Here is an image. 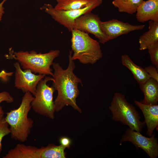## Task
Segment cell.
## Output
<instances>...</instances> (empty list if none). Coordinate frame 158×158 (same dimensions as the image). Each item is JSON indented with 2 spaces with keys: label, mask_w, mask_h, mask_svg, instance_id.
<instances>
[{
  "label": "cell",
  "mask_w": 158,
  "mask_h": 158,
  "mask_svg": "<svg viewBox=\"0 0 158 158\" xmlns=\"http://www.w3.org/2000/svg\"><path fill=\"white\" fill-rule=\"evenodd\" d=\"M49 81H54L53 78L45 76L39 81L31 105L36 113L54 119L55 110L53 94L55 90L52 86L47 85Z\"/></svg>",
  "instance_id": "6"
},
{
  "label": "cell",
  "mask_w": 158,
  "mask_h": 158,
  "mask_svg": "<svg viewBox=\"0 0 158 158\" xmlns=\"http://www.w3.org/2000/svg\"><path fill=\"white\" fill-rule=\"evenodd\" d=\"M147 49L152 63L158 69V42L152 44Z\"/></svg>",
  "instance_id": "21"
},
{
  "label": "cell",
  "mask_w": 158,
  "mask_h": 158,
  "mask_svg": "<svg viewBox=\"0 0 158 158\" xmlns=\"http://www.w3.org/2000/svg\"><path fill=\"white\" fill-rule=\"evenodd\" d=\"M14 101L13 98L10 93L6 91L0 92V104L3 102L11 103ZM4 112L2 107L0 105V115H4Z\"/></svg>",
  "instance_id": "23"
},
{
  "label": "cell",
  "mask_w": 158,
  "mask_h": 158,
  "mask_svg": "<svg viewBox=\"0 0 158 158\" xmlns=\"http://www.w3.org/2000/svg\"><path fill=\"white\" fill-rule=\"evenodd\" d=\"M7 0H3L0 3V22L2 20V16L4 13V8L3 5Z\"/></svg>",
  "instance_id": "27"
},
{
  "label": "cell",
  "mask_w": 158,
  "mask_h": 158,
  "mask_svg": "<svg viewBox=\"0 0 158 158\" xmlns=\"http://www.w3.org/2000/svg\"><path fill=\"white\" fill-rule=\"evenodd\" d=\"M42 147L38 148L23 144H18L10 149L3 158H41Z\"/></svg>",
  "instance_id": "14"
},
{
  "label": "cell",
  "mask_w": 158,
  "mask_h": 158,
  "mask_svg": "<svg viewBox=\"0 0 158 158\" xmlns=\"http://www.w3.org/2000/svg\"><path fill=\"white\" fill-rule=\"evenodd\" d=\"M15 68L14 86L24 93L29 92L34 96L37 85L46 75H36L28 69L23 70L18 61L13 63Z\"/></svg>",
  "instance_id": "10"
},
{
  "label": "cell",
  "mask_w": 158,
  "mask_h": 158,
  "mask_svg": "<svg viewBox=\"0 0 158 158\" xmlns=\"http://www.w3.org/2000/svg\"><path fill=\"white\" fill-rule=\"evenodd\" d=\"M121 59L122 65L131 71L134 78L139 84L145 82L151 78L144 68L135 64L128 55H122Z\"/></svg>",
  "instance_id": "17"
},
{
  "label": "cell",
  "mask_w": 158,
  "mask_h": 158,
  "mask_svg": "<svg viewBox=\"0 0 158 158\" xmlns=\"http://www.w3.org/2000/svg\"><path fill=\"white\" fill-rule=\"evenodd\" d=\"M101 21L98 15L89 12L75 20L73 29L94 35L99 42L104 44L109 41L101 28Z\"/></svg>",
  "instance_id": "9"
},
{
  "label": "cell",
  "mask_w": 158,
  "mask_h": 158,
  "mask_svg": "<svg viewBox=\"0 0 158 158\" xmlns=\"http://www.w3.org/2000/svg\"><path fill=\"white\" fill-rule=\"evenodd\" d=\"M42 148L41 158H66L65 150L66 148L61 145H57L50 144Z\"/></svg>",
  "instance_id": "20"
},
{
  "label": "cell",
  "mask_w": 158,
  "mask_h": 158,
  "mask_svg": "<svg viewBox=\"0 0 158 158\" xmlns=\"http://www.w3.org/2000/svg\"><path fill=\"white\" fill-rule=\"evenodd\" d=\"M4 115H0V121L4 118Z\"/></svg>",
  "instance_id": "28"
},
{
  "label": "cell",
  "mask_w": 158,
  "mask_h": 158,
  "mask_svg": "<svg viewBox=\"0 0 158 158\" xmlns=\"http://www.w3.org/2000/svg\"><path fill=\"white\" fill-rule=\"evenodd\" d=\"M34 98L30 92L25 93L19 107L6 113L4 119L10 126L11 138L15 140L25 142L30 133L34 121L28 114Z\"/></svg>",
  "instance_id": "2"
},
{
  "label": "cell",
  "mask_w": 158,
  "mask_h": 158,
  "mask_svg": "<svg viewBox=\"0 0 158 158\" xmlns=\"http://www.w3.org/2000/svg\"><path fill=\"white\" fill-rule=\"evenodd\" d=\"M136 18L140 22L158 21V0L143 1L136 11Z\"/></svg>",
  "instance_id": "13"
},
{
  "label": "cell",
  "mask_w": 158,
  "mask_h": 158,
  "mask_svg": "<svg viewBox=\"0 0 158 158\" xmlns=\"http://www.w3.org/2000/svg\"><path fill=\"white\" fill-rule=\"evenodd\" d=\"M72 59L78 60L83 64H93L102 57L99 42L90 37L88 33L73 29L71 32Z\"/></svg>",
  "instance_id": "3"
},
{
  "label": "cell",
  "mask_w": 158,
  "mask_h": 158,
  "mask_svg": "<svg viewBox=\"0 0 158 158\" xmlns=\"http://www.w3.org/2000/svg\"><path fill=\"white\" fill-rule=\"evenodd\" d=\"M102 0H96L89 6L83 8L68 11L55 9L49 4H44L41 8L49 15L55 20L71 32L73 29L75 20L82 15L91 12L102 3Z\"/></svg>",
  "instance_id": "7"
},
{
  "label": "cell",
  "mask_w": 158,
  "mask_h": 158,
  "mask_svg": "<svg viewBox=\"0 0 158 158\" xmlns=\"http://www.w3.org/2000/svg\"><path fill=\"white\" fill-rule=\"evenodd\" d=\"M96 0H56L57 3L54 8L65 11L75 10L85 8Z\"/></svg>",
  "instance_id": "18"
},
{
  "label": "cell",
  "mask_w": 158,
  "mask_h": 158,
  "mask_svg": "<svg viewBox=\"0 0 158 158\" xmlns=\"http://www.w3.org/2000/svg\"><path fill=\"white\" fill-rule=\"evenodd\" d=\"M8 125L5 121L4 117L0 121V154L2 150V141L4 137L10 134Z\"/></svg>",
  "instance_id": "22"
},
{
  "label": "cell",
  "mask_w": 158,
  "mask_h": 158,
  "mask_svg": "<svg viewBox=\"0 0 158 158\" xmlns=\"http://www.w3.org/2000/svg\"><path fill=\"white\" fill-rule=\"evenodd\" d=\"M100 25L108 41L133 31L142 30L145 27L143 25H133L115 19L101 21Z\"/></svg>",
  "instance_id": "11"
},
{
  "label": "cell",
  "mask_w": 158,
  "mask_h": 158,
  "mask_svg": "<svg viewBox=\"0 0 158 158\" xmlns=\"http://www.w3.org/2000/svg\"><path fill=\"white\" fill-rule=\"evenodd\" d=\"M139 50L147 49L152 44L158 42V21L149 20V30L139 38Z\"/></svg>",
  "instance_id": "16"
},
{
  "label": "cell",
  "mask_w": 158,
  "mask_h": 158,
  "mask_svg": "<svg viewBox=\"0 0 158 158\" xmlns=\"http://www.w3.org/2000/svg\"><path fill=\"white\" fill-rule=\"evenodd\" d=\"M144 69L151 78L158 82V69L154 66L150 65L145 67Z\"/></svg>",
  "instance_id": "24"
},
{
  "label": "cell",
  "mask_w": 158,
  "mask_h": 158,
  "mask_svg": "<svg viewBox=\"0 0 158 158\" xmlns=\"http://www.w3.org/2000/svg\"><path fill=\"white\" fill-rule=\"evenodd\" d=\"M60 53L59 50H51L48 52L43 54L37 53L35 51H21L10 53L8 59L17 60L24 70H30L35 74L53 76L51 66Z\"/></svg>",
  "instance_id": "4"
},
{
  "label": "cell",
  "mask_w": 158,
  "mask_h": 158,
  "mask_svg": "<svg viewBox=\"0 0 158 158\" xmlns=\"http://www.w3.org/2000/svg\"><path fill=\"white\" fill-rule=\"evenodd\" d=\"M61 145L65 147L66 148H69L70 147L71 141L68 138L63 137L59 139Z\"/></svg>",
  "instance_id": "25"
},
{
  "label": "cell",
  "mask_w": 158,
  "mask_h": 158,
  "mask_svg": "<svg viewBox=\"0 0 158 158\" xmlns=\"http://www.w3.org/2000/svg\"><path fill=\"white\" fill-rule=\"evenodd\" d=\"M12 75L11 72L7 73L4 70H2L0 72V78H1L4 80H6L8 77L11 76Z\"/></svg>",
  "instance_id": "26"
},
{
  "label": "cell",
  "mask_w": 158,
  "mask_h": 158,
  "mask_svg": "<svg viewBox=\"0 0 158 158\" xmlns=\"http://www.w3.org/2000/svg\"><path fill=\"white\" fill-rule=\"evenodd\" d=\"M72 52L69 51V63L66 69H63L58 63L53 62L52 65L54 70L52 86L57 91L54 101L55 112L59 111L66 106H70L80 113L82 112L76 104V99L80 94L78 84H82L73 72L75 66L72 59Z\"/></svg>",
  "instance_id": "1"
},
{
  "label": "cell",
  "mask_w": 158,
  "mask_h": 158,
  "mask_svg": "<svg viewBox=\"0 0 158 158\" xmlns=\"http://www.w3.org/2000/svg\"><path fill=\"white\" fill-rule=\"evenodd\" d=\"M155 133L150 138L142 135L140 132L133 130L129 128L126 129L125 133L120 140V145L123 142H131L137 149H142L151 158H157L158 156L157 138L155 137Z\"/></svg>",
  "instance_id": "8"
},
{
  "label": "cell",
  "mask_w": 158,
  "mask_h": 158,
  "mask_svg": "<svg viewBox=\"0 0 158 158\" xmlns=\"http://www.w3.org/2000/svg\"><path fill=\"white\" fill-rule=\"evenodd\" d=\"M144 95V98L140 102L149 105H157L158 102V82L150 78L145 82L139 84Z\"/></svg>",
  "instance_id": "15"
},
{
  "label": "cell",
  "mask_w": 158,
  "mask_h": 158,
  "mask_svg": "<svg viewBox=\"0 0 158 158\" xmlns=\"http://www.w3.org/2000/svg\"><path fill=\"white\" fill-rule=\"evenodd\" d=\"M109 108L113 120L128 126L133 130L140 132L146 125L140 121L135 107L127 101L123 94L115 92Z\"/></svg>",
  "instance_id": "5"
},
{
  "label": "cell",
  "mask_w": 158,
  "mask_h": 158,
  "mask_svg": "<svg viewBox=\"0 0 158 158\" xmlns=\"http://www.w3.org/2000/svg\"><path fill=\"white\" fill-rule=\"evenodd\" d=\"M134 103L143 114L147 127L146 134L151 137L155 128L158 130V105L145 104L136 100H134Z\"/></svg>",
  "instance_id": "12"
},
{
  "label": "cell",
  "mask_w": 158,
  "mask_h": 158,
  "mask_svg": "<svg viewBox=\"0 0 158 158\" xmlns=\"http://www.w3.org/2000/svg\"><path fill=\"white\" fill-rule=\"evenodd\" d=\"M143 0H113L112 4L120 12L130 14L135 13Z\"/></svg>",
  "instance_id": "19"
}]
</instances>
